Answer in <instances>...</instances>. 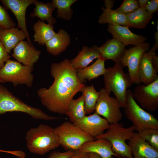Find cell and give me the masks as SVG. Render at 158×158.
Returning <instances> with one entry per match:
<instances>
[{
    "label": "cell",
    "mask_w": 158,
    "mask_h": 158,
    "mask_svg": "<svg viewBox=\"0 0 158 158\" xmlns=\"http://www.w3.org/2000/svg\"><path fill=\"white\" fill-rule=\"evenodd\" d=\"M50 73L54 80L48 88H40L37 95L42 105L48 110L65 114L70 101L85 85L80 82L76 70L66 59L50 66Z\"/></svg>",
    "instance_id": "1"
},
{
    "label": "cell",
    "mask_w": 158,
    "mask_h": 158,
    "mask_svg": "<svg viewBox=\"0 0 158 158\" xmlns=\"http://www.w3.org/2000/svg\"><path fill=\"white\" fill-rule=\"evenodd\" d=\"M25 139L29 151L40 155H44L59 146L54 128L45 124L31 128L27 132Z\"/></svg>",
    "instance_id": "2"
},
{
    "label": "cell",
    "mask_w": 158,
    "mask_h": 158,
    "mask_svg": "<svg viewBox=\"0 0 158 158\" xmlns=\"http://www.w3.org/2000/svg\"><path fill=\"white\" fill-rule=\"evenodd\" d=\"M103 75L104 89L110 94H114L121 108L125 106L127 89L132 84L128 74L125 73L120 62L112 67L107 68Z\"/></svg>",
    "instance_id": "3"
},
{
    "label": "cell",
    "mask_w": 158,
    "mask_h": 158,
    "mask_svg": "<svg viewBox=\"0 0 158 158\" xmlns=\"http://www.w3.org/2000/svg\"><path fill=\"white\" fill-rule=\"evenodd\" d=\"M13 112L25 113L38 120L48 121L63 118L50 116L40 109L28 105L0 84V115Z\"/></svg>",
    "instance_id": "4"
},
{
    "label": "cell",
    "mask_w": 158,
    "mask_h": 158,
    "mask_svg": "<svg viewBox=\"0 0 158 158\" xmlns=\"http://www.w3.org/2000/svg\"><path fill=\"white\" fill-rule=\"evenodd\" d=\"M135 133L133 127H124L119 123L110 124L107 130L95 139H104L109 140L112 145L114 152L118 157L133 158L130 149L126 140H129Z\"/></svg>",
    "instance_id": "5"
},
{
    "label": "cell",
    "mask_w": 158,
    "mask_h": 158,
    "mask_svg": "<svg viewBox=\"0 0 158 158\" xmlns=\"http://www.w3.org/2000/svg\"><path fill=\"white\" fill-rule=\"evenodd\" d=\"M124 108L125 115L132 123L135 131L138 133L148 128L158 129V121L152 114L144 110L135 100L133 92L128 90Z\"/></svg>",
    "instance_id": "6"
},
{
    "label": "cell",
    "mask_w": 158,
    "mask_h": 158,
    "mask_svg": "<svg viewBox=\"0 0 158 158\" xmlns=\"http://www.w3.org/2000/svg\"><path fill=\"white\" fill-rule=\"evenodd\" d=\"M59 145L66 151L76 152L81 145L94 138L70 121H65L54 128Z\"/></svg>",
    "instance_id": "7"
},
{
    "label": "cell",
    "mask_w": 158,
    "mask_h": 158,
    "mask_svg": "<svg viewBox=\"0 0 158 158\" xmlns=\"http://www.w3.org/2000/svg\"><path fill=\"white\" fill-rule=\"evenodd\" d=\"M33 69V67L9 59L0 70V79L2 83L10 82L15 87L20 85L31 87L34 80Z\"/></svg>",
    "instance_id": "8"
},
{
    "label": "cell",
    "mask_w": 158,
    "mask_h": 158,
    "mask_svg": "<svg viewBox=\"0 0 158 158\" xmlns=\"http://www.w3.org/2000/svg\"><path fill=\"white\" fill-rule=\"evenodd\" d=\"M95 113L103 116L110 124L119 123L123 115L116 99L110 96L104 88L100 89Z\"/></svg>",
    "instance_id": "9"
},
{
    "label": "cell",
    "mask_w": 158,
    "mask_h": 158,
    "mask_svg": "<svg viewBox=\"0 0 158 158\" xmlns=\"http://www.w3.org/2000/svg\"><path fill=\"white\" fill-rule=\"evenodd\" d=\"M150 46L149 43L145 42L126 49L120 62L123 67H128V74L132 84H141L138 77V66L142 54L149 51Z\"/></svg>",
    "instance_id": "10"
},
{
    "label": "cell",
    "mask_w": 158,
    "mask_h": 158,
    "mask_svg": "<svg viewBox=\"0 0 158 158\" xmlns=\"http://www.w3.org/2000/svg\"><path fill=\"white\" fill-rule=\"evenodd\" d=\"M133 96L142 108L154 111L158 109V79L146 85H138L133 92Z\"/></svg>",
    "instance_id": "11"
},
{
    "label": "cell",
    "mask_w": 158,
    "mask_h": 158,
    "mask_svg": "<svg viewBox=\"0 0 158 158\" xmlns=\"http://www.w3.org/2000/svg\"><path fill=\"white\" fill-rule=\"evenodd\" d=\"M73 123L94 139L102 135L110 126V123L105 118L95 112L86 115Z\"/></svg>",
    "instance_id": "12"
},
{
    "label": "cell",
    "mask_w": 158,
    "mask_h": 158,
    "mask_svg": "<svg viewBox=\"0 0 158 158\" xmlns=\"http://www.w3.org/2000/svg\"><path fill=\"white\" fill-rule=\"evenodd\" d=\"M35 0H1L5 8L10 10L17 19V28L23 30L26 35L27 41L31 44V42L26 23L25 15L28 6L33 4Z\"/></svg>",
    "instance_id": "13"
},
{
    "label": "cell",
    "mask_w": 158,
    "mask_h": 158,
    "mask_svg": "<svg viewBox=\"0 0 158 158\" xmlns=\"http://www.w3.org/2000/svg\"><path fill=\"white\" fill-rule=\"evenodd\" d=\"M41 51L27 41L20 42L13 49L12 56L23 65L33 67L38 61Z\"/></svg>",
    "instance_id": "14"
},
{
    "label": "cell",
    "mask_w": 158,
    "mask_h": 158,
    "mask_svg": "<svg viewBox=\"0 0 158 158\" xmlns=\"http://www.w3.org/2000/svg\"><path fill=\"white\" fill-rule=\"evenodd\" d=\"M156 54L155 52L150 51L143 53L138 68V77L140 83L150 84L158 79L157 72L154 68L152 59Z\"/></svg>",
    "instance_id": "15"
},
{
    "label": "cell",
    "mask_w": 158,
    "mask_h": 158,
    "mask_svg": "<svg viewBox=\"0 0 158 158\" xmlns=\"http://www.w3.org/2000/svg\"><path fill=\"white\" fill-rule=\"evenodd\" d=\"M128 27L108 24L107 31L125 46H134L145 42L147 38L131 31Z\"/></svg>",
    "instance_id": "16"
},
{
    "label": "cell",
    "mask_w": 158,
    "mask_h": 158,
    "mask_svg": "<svg viewBox=\"0 0 158 158\" xmlns=\"http://www.w3.org/2000/svg\"><path fill=\"white\" fill-rule=\"evenodd\" d=\"M128 144L133 158H158V151L142 139L138 132L129 140Z\"/></svg>",
    "instance_id": "17"
},
{
    "label": "cell",
    "mask_w": 158,
    "mask_h": 158,
    "mask_svg": "<svg viewBox=\"0 0 158 158\" xmlns=\"http://www.w3.org/2000/svg\"><path fill=\"white\" fill-rule=\"evenodd\" d=\"M100 57L105 61L110 59L115 63L120 62L125 51V46L120 41L113 38L107 40L99 47Z\"/></svg>",
    "instance_id": "18"
},
{
    "label": "cell",
    "mask_w": 158,
    "mask_h": 158,
    "mask_svg": "<svg viewBox=\"0 0 158 158\" xmlns=\"http://www.w3.org/2000/svg\"><path fill=\"white\" fill-rule=\"evenodd\" d=\"M96 140L84 143L76 152H94L102 158H113V156L118 157L113 152L111 144L109 140L104 139Z\"/></svg>",
    "instance_id": "19"
},
{
    "label": "cell",
    "mask_w": 158,
    "mask_h": 158,
    "mask_svg": "<svg viewBox=\"0 0 158 158\" xmlns=\"http://www.w3.org/2000/svg\"><path fill=\"white\" fill-rule=\"evenodd\" d=\"M70 42L69 34L64 29H61L45 45L48 52L53 56H57L66 50Z\"/></svg>",
    "instance_id": "20"
},
{
    "label": "cell",
    "mask_w": 158,
    "mask_h": 158,
    "mask_svg": "<svg viewBox=\"0 0 158 158\" xmlns=\"http://www.w3.org/2000/svg\"><path fill=\"white\" fill-rule=\"evenodd\" d=\"M26 38L24 32L17 28H0V41L8 53H11V51Z\"/></svg>",
    "instance_id": "21"
},
{
    "label": "cell",
    "mask_w": 158,
    "mask_h": 158,
    "mask_svg": "<svg viewBox=\"0 0 158 158\" xmlns=\"http://www.w3.org/2000/svg\"><path fill=\"white\" fill-rule=\"evenodd\" d=\"M105 61L100 58H97L92 64L88 66L76 69V74L80 82L83 84L87 80L90 81L103 75L106 71Z\"/></svg>",
    "instance_id": "22"
},
{
    "label": "cell",
    "mask_w": 158,
    "mask_h": 158,
    "mask_svg": "<svg viewBox=\"0 0 158 158\" xmlns=\"http://www.w3.org/2000/svg\"><path fill=\"white\" fill-rule=\"evenodd\" d=\"M99 47L94 45L90 47L83 46L77 56L70 60L71 64L75 69L84 68L93 61L100 57Z\"/></svg>",
    "instance_id": "23"
},
{
    "label": "cell",
    "mask_w": 158,
    "mask_h": 158,
    "mask_svg": "<svg viewBox=\"0 0 158 158\" xmlns=\"http://www.w3.org/2000/svg\"><path fill=\"white\" fill-rule=\"evenodd\" d=\"M35 6L33 11L30 14L32 18L37 17L42 22L47 21L48 23L54 25L56 23V19L52 13L56 8L52 2L44 3L35 0L33 4Z\"/></svg>",
    "instance_id": "24"
},
{
    "label": "cell",
    "mask_w": 158,
    "mask_h": 158,
    "mask_svg": "<svg viewBox=\"0 0 158 158\" xmlns=\"http://www.w3.org/2000/svg\"><path fill=\"white\" fill-rule=\"evenodd\" d=\"M33 27L35 32L33 41L37 42L38 45L44 46L46 43L56 33L54 30L53 25L45 23L40 20L33 25Z\"/></svg>",
    "instance_id": "25"
},
{
    "label": "cell",
    "mask_w": 158,
    "mask_h": 158,
    "mask_svg": "<svg viewBox=\"0 0 158 158\" xmlns=\"http://www.w3.org/2000/svg\"><path fill=\"white\" fill-rule=\"evenodd\" d=\"M125 15L130 27L139 29L145 28L153 16V14L148 13L144 8L139 7Z\"/></svg>",
    "instance_id": "26"
},
{
    "label": "cell",
    "mask_w": 158,
    "mask_h": 158,
    "mask_svg": "<svg viewBox=\"0 0 158 158\" xmlns=\"http://www.w3.org/2000/svg\"><path fill=\"white\" fill-rule=\"evenodd\" d=\"M101 9L103 12L97 21L100 24L108 23L130 27L125 15L117 12L115 10L106 8L104 7H102Z\"/></svg>",
    "instance_id": "27"
},
{
    "label": "cell",
    "mask_w": 158,
    "mask_h": 158,
    "mask_svg": "<svg viewBox=\"0 0 158 158\" xmlns=\"http://www.w3.org/2000/svg\"><path fill=\"white\" fill-rule=\"evenodd\" d=\"M84 95L83 94L77 99L72 98L70 101L65 114L68 116L70 122L73 123L86 116L84 110Z\"/></svg>",
    "instance_id": "28"
},
{
    "label": "cell",
    "mask_w": 158,
    "mask_h": 158,
    "mask_svg": "<svg viewBox=\"0 0 158 158\" xmlns=\"http://www.w3.org/2000/svg\"><path fill=\"white\" fill-rule=\"evenodd\" d=\"M84 95V110L85 115L92 113L95 111L99 92L95 89L93 85L84 86L80 91Z\"/></svg>",
    "instance_id": "29"
},
{
    "label": "cell",
    "mask_w": 158,
    "mask_h": 158,
    "mask_svg": "<svg viewBox=\"0 0 158 158\" xmlns=\"http://www.w3.org/2000/svg\"><path fill=\"white\" fill-rule=\"evenodd\" d=\"M77 1V0H52L53 4L57 9V17L67 21L70 20L73 12L71 6Z\"/></svg>",
    "instance_id": "30"
},
{
    "label": "cell",
    "mask_w": 158,
    "mask_h": 158,
    "mask_svg": "<svg viewBox=\"0 0 158 158\" xmlns=\"http://www.w3.org/2000/svg\"><path fill=\"white\" fill-rule=\"evenodd\" d=\"M138 133L142 139L158 151V129L147 128Z\"/></svg>",
    "instance_id": "31"
},
{
    "label": "cell",
    "mask_w": 158,
    "mask_h": 158,
    "mask_svg": "<svg viewBox=\"0 0 158 158\" xmlns=\"http://www.w3.org/2000/svg\"><path fill=\"white\" fill-rule=\"evenodd\" d=\"M139 7L138 0H124L120 6L115 10L121 14L126 15L133 12Z\"/></svg>",
    "instance_id": "32"
},
{
    "label": "cell",
    "mask_w": 158,
    "mask_h": 158,
    "mask_svg": "<svg viewBox=\"0 0 158 158\" xmlns=\"http://www.w3.org/2000/svg\"><path fill=\"white\" fill-rule=\"evenodd\" d=\"M16 23L9 16L4 7L0 4V28L8 29L14 27Z\"/></svg>",
    "instance_id": "33"
},
{
    "label": "cell",
    "mask_w": 158,
    "mask_h": 158,
    "mask_svg": "<svg viewBox=\"0 0 158 158\" xmlns=\"http://www.w3.org/2000/svg\"><path fill=\"white\" fill-rule=\"evenodd\" d=\"M75 152L72 150H68L63 152L54 151L49 154L48 158H68Z\"/></svg>",
    "instance_id": "34"
},
{
    "label": "cell",
    "mask_w": 158,
    "mask_h": 158,
    "mask_svg": "<svg viewBox=\"0 0 158 158\" xmlns=\"http://www.w3.org/2000/svg\"><path fill=\"white\" fill-rule=\"evenodd\" d=\"M11 56L7 51L0 41V70L4 65V63L9 59Z\"/></svg>",
    "instance_id": "35"
},
{
    "label": "cell",
    "mask_w": 158,
    "mask_h": 158,
    "mask_svg": "<svg viewBox=\"0 0 158 158\" xmlns=\"http://www.w3.org/2000/svg\"><path fill=\"white\" fill-rule=\"evenodd\" d=\"M145 8L149 13H153L158 10V0H151L149 1Z\"/></svg>",
    "instance_id": "36"
},
{
    "label": "cell",
    "mask_w": 158,
    "mask_h": 158,
    "mask_svg": "<svg viewBox=\"0 0 158 158\" xmlns=\"http://www.w3.org/2000/svg\"><path fill=\"white\" fill-rule=\"evenodd\" d=\"M157 31L155 32L154 34V38L155 40V43L153 47L150 50L155 51L158 48V21H157Z\"/></svg>",
    "instance_id": "37"
},
{
    "label": "cell",
    "mask_w": 158,
    "mask_h": 158,
    "mask_svg": "<svg viewBox=\"0 0 158 158\" xmlns=\"http://www.w3.org/2000/svg\"><path fill=\"white\" fill-rule=\"evenodd\" d=\"M89 153L75 152L68 158H88Z\"/></svg>",
    "instance_id": "38"
},
{
    "label": "cell",
    "mask_w": 158,
    "mask_h": 158,
    "mask_svg": "<svg viewBox=\"0 0 158 158\" xmlns=\"http://www.w3.org/2000/svg\"><path fill=\"white\" fill-rule=\"evenodd\" d=\"M152 64L155 70L158 72V57L156 54L155 55L152 59Z\"/></svg>",
    "instance_id": "39"
},
{
    "label": "cell",
    "mask_w": 158,
    "mask_h": 158,
    "mask_svg": "<svg viewBox=\"0 0 158 158\" xmlns=\"http://www.w3.org/2000/svg\"><path fill=\"white\" fill-rule=\"evenodd\" d=\"M105 8L111 9L113 7L115 1L113 0H103Z\"/></svg>",
    "instance_id": "40"
},
{
    "label": "cell",
    "mask_w": 158,
    "mask_h": 158,
    "mask_svg": "<svg viewBox=\"0 0 158 158\" xmlns=\"http://www.w3.org/2000/svg\"><path fill=\"white\" fill-rule=\"evenodd\" d=\"M149 1V0H138V1L139 7L145 8Z\"/></svg>",
    "instance_id": "41"
},
{
    "label": "cell",
    "mask_w": 158,
    "mask_h": 158,
    "mask_svg": "<svg viewBox=\"0 0 158 158\" xmlns=\"http://www.w3.org/2000/svg\"><path fill=\"white\" fill-rule=\"evenodd\" d=\"M0 152L10 154L16 156L17 155L18 153V151L17 150L8 151L0 150Z\"/></svg>",
    "instance_id": "42"
},
{
    "label": "cell",
    "mask_w": 158,
    "mask_h": 158,
    "mask_svg": "<svg viewBox=\"0 0 158 158\" xmlns=\"http://www.w3.org/2000/svg\"><path fill=\"white\" fill-rule=\"evenodd\" d=\"M88 158H102L99 155L94 153L90 152Z\"/></svg>",
    "instance_id": "43"
},
{
    "label": "cell",
    "mask_w": 158,
    "mask_h": 158,
    "mask_svg": "<svg viewBox=\"0 0 158 158\" xmlns=\"http://www.w3.org/2000/svg\"><path fill=\"white\" fill-rule=\"evenodd\" d=\"M118 158H126V157L124 158V157H119Z\"/></svg>",
    "instance_id": "44"
},
{
    "label": "cell",
    "mask_w": 158,
    "mask_h": 158,
    "mask_svg": "<svg viewBox=\"0 0 158 158\" xmlns=\"http://www.w3.org/2000/svg\"><path fill=\"white\" fill-rule=\"evenodd\" d=\"M0 83H2V82H1V80H0Z\"/></svg>",
    "instance_id": "45"
}]
</instances>
